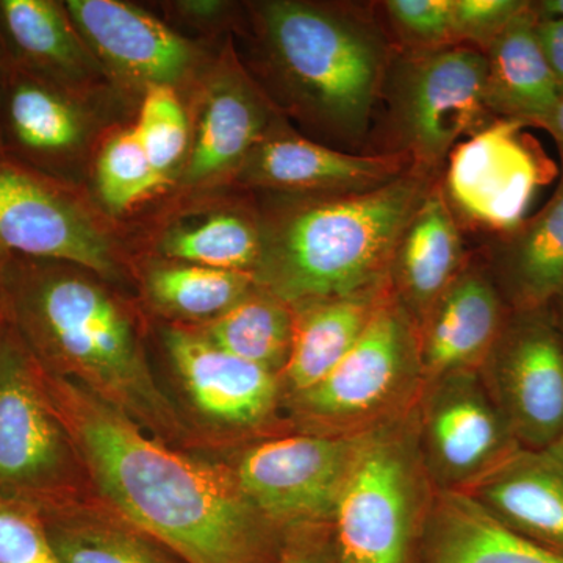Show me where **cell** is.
I'll return each mask as SVG.
<instances>
[{
  "label": "cell",
  "mask_w": 563,
  "mask_h": 563,
  "mask_svg": "<svg viewBox=\"0 0 563 563\" xmlns=\"http://www.w3.org/2000/svg\"><path fill=\"white\" fill-rule=\"evenodd\" d=\"M40 368L74 453L118 518L184 563L279 561L277 526L247 499L235 473L163 446L101 396Z\"/></svg>",
  "instance_id": "cell-1"
},
{
  "label": "cell",
  "mask_w": 563,
  "mask_h": 563,
  "mask_svg": "<svg viewBox=\"0 0 563 563\" xmlns=\"http://www.w3.org/2000/svg\"><path fill=\"white\" fill-rule=\"evenodd\" d=\"M3 317L46 372L69 377L155 431H176L120 303L62 262L0 252Z\"/></svg>",
  "instance_id": "cell-2"
},
{
  "label": "cell",
  "mask_w": 563,
  "mask_h": 563,
  "mask_svg": "<svg viewBox=\"0 0 563 563\" xmlns=\"http://www.w3.org/2000/svg\"><path fill=\"white\" fill-rule=\"evenodd\" d=\"M435 181L412 168L373 190L296 202L262 225L255 284L292 309L387 287L396 244Z\"/></svg>",
  "instance_id": "cell-3"
},
{
  "label": "cell",
  "mask_w": 563,
  "mask_h": 563,
  "mask_svg": "<svg viewBox=\"0 0 563 563\" xmlns=\"http://www.w3.org/2000/svg\"><path fill=\"white\" fill-rule=\"evenodd\" d=\"M258 20L269 60L299 109L336 139L363 140L390 65L376 22L299 0L263 2Z\"/></svg>",
  "instance_id": "cell-4"
},
{
  "label": "cell",
  "mask_w": 563,
  "mask_h": 563,
  "mask_svg": "<svg viewBox=\"0 0 563 563\" xmlns=\"http://www.w3.org/2000/svg\"><path fill=\"white\" fill-rule=\"evenodd\" d=\"M484 52L472 46L407 49L388 65L383 95L396 150L437 173L462 141L490 125Z\"/></svg>",
  "instance_id": "cell-5"
},
{
  "label": "cell",
  "mask_w": 563,
  "mask_h": 563,
  "mask_svg": "<svg viewBox=\"0 0 563 563\" xmlns=\"http://www.w3.org/2000/svg\"><path fill=\"white\" fill-rule=\"evenodd\" d=\"M77 455L47 398L38 362L0 325V493L35 509L68 501Z\"/></svg>",
  "instance_id": "cell-6"
},
{
  "label": "cell",
  "mask_w": 563,
  "mask_h": 563,
  "mask_svg": "<svg viewBox=\"0 0 563 563\" xmlns=\"http://www.w3.org/2000/svg\"><path fill=\"white\" fill-rule=\"evenodd\" d=\"M415 472L398 435H361L333 515L339 563H409L418 509Z\"/></svg>",
  "instance_id": "cell-7"
},
{
  "label": "cell",
  "mask_w": 563,
  "mask_h": 563,
  "mask_svg": "<svg viewBox=\"0 0 563 563\" xmlns=\"http://www.w3.org/2000/svg\"><path fill=\"white\" fill-rule=\"evenodd\" d=\"M521 122L496 120L454 147L442 180L454 217L496 236L526 220V211L555 168Z\"/></svg>",
  "instance_id": "cell-8"
},
{
  "label": "cell",
  "mask_w": 563,
  "mask_h": 563,
  "mask_svg": "<svg viewBox=\"0 0 563 563\" xmlns=\"http://www.w3.org/2000/svg\"><path fill=\"white\" fill-rule=\"evenodd\" d=\"M483 366L515 442L544 448L563 439V339L550 307L512 310Z\"/></svg>",
  "instance_id": "cell-9"
},
{
  "label": "cell",
  "mask_w": 563,
  "mask_h": 563,
  "mask_svg": "<svg viewBox=\"0 0 563 563\" xmlns=\"http://www.w3.org/2000/svg\"><path fill=\"white\" fill-rule=\"evenodd\" d=\"M361 437L299 435L247 451L235 476L247 499L273 525L333 520Z\"/></svg>",
  "instance_id": "cell-10"
},
{
  "label": "cell",
  "mask_w": 563,
  "mask_h": 563,
  "mask_svg": "<svg viewBox=\"0 0 563 563\" xmlns=\"http://www.w3.org/2000/svg\"><path fill=\"white\" fill-rule=\"evenodd\" d=\"M0 252L62 262L101 276L114 273L106 233L44 176L0 158Z\"/></svg>",
  "instance_id": "cell-11"
},
{
  "label": "cell",
  "mask_w": 563,
  "mask_h": 563,
  "mask_svg": "<svg viewBox=\"0 0 563 563\" xmlns=\"http://www.w3.org/2000/svg\"><path fill=\"white\" fill-rule=\"evenodd\" d=\"M415 365H420L418 324L391 290L343 361L298 395L299 406L320 420H358L387 406Z\"/></svg>",
  "instance_id": "cell-12"
},
{
  "label": "cell",
  "mask_w": 563,
  "mask_h": 563,
  "mask_svg": "<svg viewBox=\"0 0 563 563\" xmlns=\"http://www.w3.org/2000/svg\"><path fill=\"white\" fill-rule=\"evenodd\" d=\"M435 383L424 417L429 463L451 488L470 487L518 443L473 369Z\"/></svg>",
  "instance_id": "cell-13"
},
{
  "label": "cell",
  "mask_w": 563,
  "mask_h": 563,
  "mask_svg": "<svg viewBox=\"0 0 563 563\" xmlns=\"http://www.w3.org/2000/svg\"><path fill=\"white\" fill-rule=\"evenodd\" d=\"M63 5L91 54L144 90L174 88L195 65L191 44L144 10L118 0H69Z\"/></svg>",
  "instance_id": "cell-14"
},
{
  "label": "cell",
  "mask_w": 563,
  "mask_h": 563,
  "mask_svg": "<svg viewBox=\"0 0 563 563\" xmlns=\"http://www.w3.org/2000/svg\"><path fill=\"white\" fill-rule=\"evenodd\" d=\"M412 168L402 154H350L273 128L239 173L255 187L329 196L373 190Z\"/></svg>",
  "instance_id": "cell-15"
},
{
  "label": "cell",
  "mask_w": 563,
  "mask_h": 563,
  "mask_svg": "<svg viewBox=\"0 0 563 563\" xmlns=\"http://www.w3.org/2000/svg\"><path fill=\"white\" fill-rule=\"evenodd\" d=\"M510 312L490 266L466 262L418 325L422 372L437 380L483 366Z\"/></svg>",
  "instance_id": "cell-16"
},
{
  "label": "cell",
  "mask_w": 563,
  "mask_h": 563,
  "mask_svg": "<svg viewBox=\"0 0 563 563\" xmlns=\"http://www.w3.org/2000/svg\"><path fill=\"white\" fill-rule=\"evenodd\" d=\"M165 346L199 412L231 428H254L276 409L277 374L243 361L202 332L169 328Z\"/></svg>",
  "instance_id": "cell-17"
},
{
  "label": "cell",
  "mask_w": 563,
  "mask_h": 563,
  "mask_svg": "<svg viewBox=\"0 0 563 563\" xmlns=\"http://www.w3.org/2000/svg\"><path fill=\"white\" fill-rule=\"evenodd\" d=\"M465 492L507 528L563 555V439L517 444Z\"/></svg>",
  "instance_id": "cell-18"
},
{
  "label": "cell",
  "mask_w": 563,
  "mask_h": 563,
  "mask_svg": "<svg viewBox=\"0 0 563 563\" xmlns=\"http://www.w3.org/2000/svg\"><path fill=\"white\" fill-rule=\"evenodd\" d=\"M84 113L68 91L10 60L0 91V139L13 163L38 173L84 143ZM10 162V161H9Z\"/></svg>",
  "instance_id": "cell-19"
},
{
  "label": "cell",
  "mask_w": 563,
  "mask_h": 563,
  "mask_svg": "<svg viewBox=\"0 0 563 563\" xmlns=\"http://www.w3.org/2000/svg\"><path fill=\"white\" fill-rule=\"evenodd\" d=\"M466 262L461 224L437 180L396 244L391 290L420 325Z\"/></svg>",
  "instance_id": "cell-20"
},
{
  "label": "cell",
  "mask_w": 563,
  "mask_h": 563,
  "mask_svg": "<svg viewBox=\"0 0 563 563\" xmlns=\"http://www.w3.org/2000/svg\"><path fill=\"white\" fill-rule=\"evenodd\" d=\"M272 110L239 70H228L206 92L185 166L187 184L201 185L240 172L274 128Z\"/></svg>",
  "instance_id": "cell-21"
},
{
  "label": "cell",
  "mask_w": 563,
  "mask_h": 563,
  "mask_svg": "<svg viewBox=\"0 0 563 563\" xmlns=\"http://www.w3.org/2000/svg\"><path fill=\"white\" fill-rule=\"evenodd\" d=\"M531 2L484 51L485 101L495 120L540 128L562 95L539 36Z\"/></svg>",
  "instance_id": "cell-22"
},
{
  "label": "cell",
  "mask_w": 563,
  "mask_h": 563,
  "mask_svg": "<svg viewBox=\"0 0 563 563\" xmlns=\"http://www.w3.org/2000/svg\"><path fill=\"white\" fill-rule=\"evenodd\" d=\"M488 266L510 310L553 302L563 288V173L542 210L496 236Z\"/></svg>",
  "instance_id": "cell-23"
},
{
  "label": "cell",
  "mask_w": 563,
  "mask_h": 563,
  "mask_svg": "<svg viewBox=\"0 0 563 563\" xmlns=\"http://www.w3.org/2000/svg\"><path fill=\"white\" fill-rule=\"evenodd\" d=\"M422 563H563V555L507 528L470 493L446 488L429 520Z\"/></svg>",
  "instance_id": "cell-24"
},
{
  "label": "cell",
  "mask_w": 563,
  "mask_h": 563,
  "mask_svg": "<svg viewBox=\"0 0 563 563\" xmlns=\"http://www.w3.org/2000/svg\"><path fill=\"white\" fill-rule=\"evenodd\" d=\"M0 31L10 60L63 90L98 68L65 5L52 0H0Z\"/></svg>",
  "instance_id": "cell-25"
},
{
  "label": "cell",
  "mask_w": 563,
  "mask_h": 563,
  "mask_svg": "<svg viewBox=\"0 0 563 563\" xmlns=\"http://www.w3.org/2000/svg\"><path fill=\"white\" fill-rule=\"evenodd\" d=\"M391 285L379 290L307 303L296 310L295 336L284 373L292 391L310 390L343 361Z\"/></svg>",
  "instance_id": "cell-26"
},
{
  "label": "cell",
  "mask_w": 563,
  "mask_h": 563,
  "mask_svg": "<svg viewBox=\"0 0 563 563\" xmlns=\"http://www.w3.org/2000/svg\"><path fill=\"white\" fill-rule=\"evenodd\" d=\"M36 510L62 563H184L121 518L77 512L68 501Z\"/></svg>",
  "instance_id": "cell-27"
},
{
  "label": "cell",
  "mask_w": 563,
  "mask_h": 563,
  "mask_svg": "<svg viewBox=\"0 0 563 563\" xmlns=\"http://www.w3.org/2000/svg\"><path fill=\"white\" fill-rule=\"evenodd\" d=\"M295 324L296 310L257 287L211 320L202 335L221 350L277 374L290 357Z\"/></svg>",
  "instance_id": "cell-28"
},
{
  "label": "cell",
  "mask_w": 563,
  "mask_h": 563,
  "mask_svg": "<svg viewBox=\"0 0 563 563\" xmlns=\"http://www.w3.org/2000/svg\"><path fill=\"white\" fill-rule=\"evenodd\" d=\"M262 225L235 211H218L165 232L161 251L177 262L229 272H254L262 252Z\"/></svg>",
  "instance_id": "cell-29"
},
{
  "label": "cell",
  "mask_w": 563,
  "mask_h": 563,
  "mask_svg": "<svg viewBox=\"0 0 563 563\" xmlns=\"http://www.w3.org/2000/svg\"><path fill=\"white\" fill-rule=\"evenodd\" d=\"M152 301L165 312L191 320L214 318L257 288L254 274L209 268L191 263H163L147 274Z\"/></svg>",
  "instance_id": "cell-30"
},
{
  "label": "cell",
  "mask_w": 563,
  "mask_h": 563,
  "mask_svg": "<svg viewBox=\"0 0 563 563\" xmlns=\"http://www.w3.org/2000/svg\"><path fill=\"white\" fill-rule=\"evenodd\" d=\"M96 185L107 209L111 213H124L165 184L152 168L131 128L103 144L96 165Z\"/></svg>",
  "instance_id": "cell-31"
},
{
  "label": "cell",
  "mask_w": 563,
  "mask_h": 563,
  "mask_svg": "<svg viewBox=\"0 0 563 563\" xmlns=\"http://www.w3.org/2000/svg\"><path fill=\"white\" fill-rule=\"evenodd\" d=\"M133 131L154 172L163 184H169L190 146L187 113L173 87H150L144 90Z\"/></svg>",
  "instance_id": "cell-32"
},
{
  "label": "cell",
  "mask_w": 563,
  "mask_h": 563,
  "mask_svg": "<svg viewBox=\"0 0 563 563\" xmlns=\"http://www.w3.org/2000/svg\"><path fill=\"white\" fill-rule=\"evenodd\" d=\"M387 20L413 51L457 46L453 35V0H387Z\"/></svg>",
  "instance_id": "cell-33"
},
{
  "label": "cell",
  "mask_w": 563,
  "mask_h": 563,
  "mask_svg": "<svg viewBox=\"0 0 563 563\" xmlns=\"http://www.w3.org/2000/svg\"><path fill=\"white\" fill-rule=\"evenodd\" d=\"M0 563H62L38 510L0 493Z\"/></svg>",
  "instance_id": "cell-34"
},
{
  "label": "cell",
  "mask_w": 563,
  "mask_h": 563,
  "mask_svg": "<svg viewBox=\"0 0 563 563\" xmlns=\"http://www.w3.org/2000/svg\"><path fill=\"white\" fill-rule=\"evenodd\" d=\"M526 5V0H453L455 44L484 52Z\"/></svg>",
  "instance_id": "cell-35"
},
{
  "label": "cell",
  "mask_w": 563,
  "mask_h": 563,
  "mask_svg": "<svg viewBox=\"0 0 563 563\" xmlns=\"http://www.w3.org/2000/svg\"><path fill=\"white\" fill-rule=\"evenodd\" d=\"M537 36L563 96V20L537 21Z\"/></svg>",
  "instance_id": "cell-36"
},
{
  "label": "cell",
  "mask_w": 563,
  "mask_h": 563,
  "mask_svg": "<svg viewBox=\"0 0 563 563\" xmlns=\"http://www.w3.org/2000/svg\"><path fill=\"white\" fill-rule=\"evenodd\" d=\"M277 563H328L320 544L309 539L285 540Z\"/></svg>",
  "instance_id": "cell-37"
},
{
  "label": "cell",
  "mask_w": 563,
  "mask_h": 563,
  "mask_svg": "<svg viewBox=\"0 0 563 563\" xmlns=\"http://www.w3.org/2000/svg\"><path fill=\"white\" fill-rule=\"evenodd\" d=\"M179 9L195 20H210L225 9V3L217 0H195V2H180Z\"/></svg>",
  "instance_id": "cell-38"
},
{
  "label": "cell",
  "mask_w": 563,
  "mask_h": 563,
  "mask_svg": "<svg viewBox=\"0 0 563 563\" xmlns=\"http://www.w3.org/2000/svg\"><path fill=\"white\" fill-rule=\"evenodd\" d=\"M540 129L550 133L555 141V146H558L559 154H561L562 162V173H563V96L561 101H559L558 107H555L553 113L547 118L540 125Z\"/></svg>",
  "instance_id": "cell-39"
},
{
  "label": "cell",
  "mask_w": 563,
  "mask_h": 563,
  "mask_svg": "<svg viewBox=\"0 0 563 563\" xmlns=\"http://www.w3.org/2000/svg\"><path fill=\"white\" fill-rule=\"evenodd\" d=\"M531 7L537 20H563V0H540Z\"/></svg>",
  "instance_id": "cell-40"
},
{
  "label": "cell",
  "mask_w": 563,
  "mask_h": 563,
  "mask_svg": "<svg viewBox=\"0 0 563 563\" xmlns=\"http://www.w3.org/2000/svg\"><path fill=\"white\" fill-rule=\"evenodd\" d=\"M551 314H553L555 325H558L559 332H561L563 339V288L561 292L550 303Z\"/></svg>",
  "instance_id": "cell-41"
},
{
  "label": "cell",
  "mask_w": 563,
  "mask_h": 563,
  "mask_svg": "<svg viewBox=\"0 0 563 563\" xmlns=\"http://www.w3.org/2000/svg\"><path fill=\"white\" fill-rule=\"evenodd\" d=\"M2 38V36H0ZM10 57H7L3 52V46L0 44V91H2L3 80H5L7 70H9Z\"/></svg>",
  "instance_id": "cell-42"
},
{
  "label": "cell",
  "mask_w": 563,
  "mask_h": 563,
  "mask_svg": "<svg viewBox=\"0 0 563 563\" xmlns=\"http://www.w3.org/2000/svg\"><path fill=\"white\" fill-rule=\"evenodd\" d=\"M3 322V312H2V306H0V325H2Z\"/></svg>",
  "instance_id": "cell-43"
}]
</instances>
